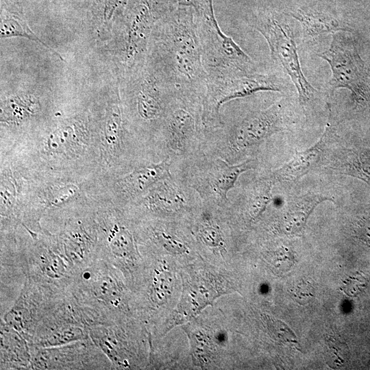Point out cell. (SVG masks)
<instances>
[{
    "label": "cell",
    "mask_w": 370,
    "mask_h": 370,
    "mask_svg": "<svg viewBox=\"0 0 370 370\" xmlns=\"http://www.w3.org/2000/svg\"><path fill=\"white\" fill-rule=\"evenodd\" d=\"M151 60L177 91L204 97L205 71L193 8L178 5L155 26Z\"/></svg>",
    "instance_id": "cell-1"
},
{
    "label": "cell",
    "mask_w": 370,
    "mask_h": 370,
    "mask_svg": "<svg viewBox=\"0 0 370 370\" xmlns=\"http://www.w3.org/2000/svg\"><path fill=\"white\" fill-rule=\"evenodd\" d=\"M68 293L79 321L88 330L134 314L132 291L122 273L103 259L79 271Z\"/></svg>",
    "instance_id": "cell-2"
},
{
    "label": "cell",
    "mask_w": 370,
    "mask_h": 370,
    "mask_svg": "<svg viewBox=\"0 0 370 370\" xmlns=\"http://www.w3.org/2000/svg\"><path fill=\"white\" fill-rule=\"evenodd\" d=\"M286 118L283 103L278 101L236 119H222L220 127L204 130L201 151L231 164L256 159L260 146L273 134L286 130Z\"/></svg>",
    "instance_id": "cell-3"
},
{
    "label": "cell",
    "mask_w": 370,
    "mask_h": 370,
    "mask_svg": "<svg viewBox=\"0 0 370 370\" xmlns=\"http://www.w3.org/2000/svg\"><path fill=\"white\" fill-rule=\"evenodd\" d=\"M203 100L199 96L177 91L162 123L156 140V153L158 161H170L172 173L201 150Z\"/></svg>",
    "instance_id": "cell-4"
},
{
    "label": "cell",
    "mask_w": 370,
    "mask_h": 370,
    "mask_svg": "<svg viewBox=\"0 0 370 370\" xmlns=\"http://www.w3.org/2000/svg\"><path fill=\"white\" fill-rule=\"evenodd\" d=\"M95 220L98 232L99 258L117 269L132 291L145 265L132 220L121 208L99 212Z\"/></svg>",
    "instance_id": "cell-5"
},
{
    "label": "cell",
    "mask_w": 370,
    "mask_h": 370,
    "mask_svg": "<svg viewBox=\"0 0 370 370\" xmlns=\"http://www.w3.org/2000/svg\"><path fill=\"white\" fill-rule=\"evenodd\" d=\"M194 10L202 62L208 77L253 73L254 63L251 57L220 28L212 0Z\"/></svg>",
    "instance_id": "cell-6"
},
{
    "label": "cell",
    "mask_w": 370,
    "mask_h": 370,
    "mask_svg": "<svg viewBox=\"0 0 370 370\" xmlns=\"http://www.w3.org/2000/svg\"><path fill=\"white\" fill-rule=\"evenodd\" d=\"M259 166L258 159H248L237 164L200 151L191 160L172 174L193 188L202 202L225 208L232 190L241 175Z\"/></svg>",
    "instance_id": "cell-7"
},
{
    "label": "cell",
    "mask_w": 370,
    "mask_h": 370,
    "mask_svg": "<svg viewBox=\"0 0 370 370\" xmlns=\"http://www.w3.org/2000/svg\"><path fill=\"white\" fill-rule=\"evenodd\" d=\"M198 193L181 178H164L123 208L132 220L160 219L188 223L202 206Z\"/></svg>",
    "instance_id": "cell-8"
},
{
    "label": "cell",
    "mask_w": 370,
    "mask_h": 370,
    "mask_svg": "<svg viewBox=\"0 0 370 370\" xmlns=\"http://www.w3.org/2000/svg\"><path fill=\"white\" fill-rule=\"evenodd\" d=\"M135 82L132 113L144 127L148 151L155 161L156 140L167 110L177 92L162 71L151 60Z\"/></svg>",
    "instance_id": "cell-9"
},
{
    "label": "cell",
    "mask_w": 370,
    "mask_h": 370,
    "mask_svg": "<svg viewBox=\"0 0 370 370\" xmlns=\"http://www.w3.org/2000/svg\"><path fill=\"white\" fill-rule=\"evenodd\" d=\"M332 34L329 48L317 54L330 66L332 75L328 84L329 90L334 93L337 89H347L356 104L370 105L369 75L353 38L345 32Z\"/></svg>",
    "instance_id": "cell-10"
},
{
    "label": "cell",
    "mask_w": 370,
    "mask_h": 370,
    "mask_svg": "<svg viewBox=\"0 0 370 370\" xmlns=\"http://www.w3.org/2000/svg\"><path fill=\"white\" fill-rule=\"evenodd\" d=\"M253 27L267 42L272 61L289 76L297 91L299 104L306 106L318 92L302 71L291 27L273 14L258 15Z\"/></svg>",
    "instance_id": "cell-11"
},
{
    "label": "cell",
    "mask_w": 370,
    "mask_h": 370,
    "mask_svg": "<svg viewBox=\"0 0 370 370\" xmlns=\"http://www.w3.org/2000/svg\"><path fill=\"white\" fill-rule=\"evenodd\" d=\"M263 91L280 92L283 88L274 76L269 75L251 73L208 77L202 108L204 130H214L223 125L221 108L225 103Z\"/></svg>",
    "instance_id": "cell-12"
},
{
    "label": "cell",
    "mask_w": 370,
    "mask_h": 370,
    "mask_svg": "<svg viewBox=\"0 0 370 370\" xmlns=\"http://www.w3.org/2000/svg\"><path fill=\"white\" fill-rule=\"evenodd\" d=\"M60 290L26 278L18 297L1 321L20 332L28 341L39 323L65 299Z\"/></svg>",
    "instance_id": "cell-13"
},
{
    "label": "cell",
    "mask_w": 370,
    "mask_h": 370,
    "mask_svg": "<svg viewBox=\"0 0 370 370\" xmlns=\"http://www.w3.org/2000/svg\"><path fill=\"white\" fill-rule=\"evenodd\" d=\"M33 238L34 242L25 248L26 278L58 289L68 290L78 271L64 255L56 235L42 232Z\"/></svg>",
    "instance_id": "cell-14"
},
{
    "label": "cell",
    "mask_w": 370,
    "mask_h": 370,
    "mask_svg": "<svg viewBox=\"0 0 370 370\" xmlns=\"http://www.w3.org/2000/svg\"><path fill=\"white\" fill-rule=\"evenodd\" d=\"M132 317L88 328L90 338L110 361L113 369L140 367L144 352Z\"/></svg>",
    "instance_id": "cell-15"
},
{
    "label": "cell",
    "mask_w": 370,
    "mask_h": 370,
    "mask_svg": "<svg viewBox=\"0 0 370 370\" xmlns=\"http://www.w3.org/2000/svg\"><path fill=\"white\" fill-rule=\"evenodd\" d=\"M30 350L32 369H113L90 336L56 347L30 346Z\"/></svg>",
    "instance_id": "cell-16"
},
{
    "label": "cell",
    "mask_w": 370,
    "mask_h": 370,
    "mask_svg": "<svg viewBox=\"0 0 370 370\" xmlns=\"http://www.w3.org/2000/svg\"><path fill=\"white\" fill-rule=\"evenodd\" d=\"M233 290L225 278L210 272L197 271L184 276L181 297L170 327L195 317L219 297Z\"/></svg>",
    "instance_id": "cell-17"
},
{
    "label": "cell",
    "mask_w": 370,
    "mask_h": 370,
    "mask_svg": "<svg viewBox=\"0 0 370 370\" xmlns=\"http://www.w3.org/2000/svg\"><path fill=\"white\" fill-rule=\"evenodd\" d=\"M132 221L138 245L173 256L191 252L194 238L188 223L153 218Z\"/></svg>",
    "instance_id": "cell-18"
},
{
    "label": "cell",
    "mask_w": 370,
    "mask_h": 370,
    "mask_svg": "<svg viewBox=\"0 0 370 370\" xmlns=\"http://www.w3.org/2000/svg\"><path fill=\"white\" fill-rule=\"evenodd\" d=\"M234 187L228 196L224 208L228 223L243 222L249 224L259 219L273 199L272 190L275 184L270 173H262Z\"/></svg>",
    "instance_id": "cell-19"
},
{
    "label": "cell",
    "mask_w": 370,
    "mask_h": 370,
    "mask_svg": "<svg viewBox=\"0 0 370 370\" xmlns=\"http://www.w3.org/2000/svg\"><path fill=\"white\" fill-rule=\"evenodd\" d=\"M88 330L76 317L68 297L38 325L28 339L30 346L50 347L88 338Z\"/></svg>",
    "instance_id": "cell-20"
},
{
    "label": "cell",
    "mask_w": 370,
    "mask_h": 370,
    "mask_svg": "<svg viewBox=\"0 0 370 370\" xmlns=\"http://www.w3.org/2000/svg\"><path fill=\"white\" fill-rule=\"evenodd\" d=\"M56 236L64 255L77 271L90 266L99 258L95 217L70 219Z\"/></svg>",
    "instance_id": "cell-21"
},
{
    "label": "cell",
    "mask_w": 370,
    "mask_h": 370,
    "mask_svg": "<svg viewBox=\"0 0 370 370\" xmlns=\"http://www.w3.org/2000/svg\"><path fill=\"white\" fill-rule=\"evenodd\" d=\"M171 175L168 159L138 164L114 183V190L118 204L121 209L124 208L157 182Z\"/></svg>",
    "instance_id": "cell-22"
},
{
    "label": "cell",
    "mask_w": 370,
    "mask_h": 370,
    "mask_svg": "<svg viewBox=\"0 0 370 370\" xmlns=\"http://www.w3.org/2000/svg\"><path fill=\"white\" fill-rule=\"evenodd\" d=\"M332 134L333 128L328 123L321 138L314 145L295 153L288 162L270 173L275 182H295L310 171L321 160Z\"/></svg>",
    "instance_id": "cell-23"
},
{
    "label": "cell",
    "mask_w": 370,
    "mask_h": 370,
    "mask_svg": "<svg viewBox=\"0 0 370 370\" xmlns=\"http://www.w3.org/2000/svg\"><path fill=\"white\" fill-rule=\"evenodd\" d=\"M327 195L307 193L288 199L282 210L280 225L284 232L296 234L304 230L314 209L325 201H333Z\"/></svg>",
    "instance_id": "cell-24"
},
{
    "label": "cell",
    "mask_w": 370,
    "mask_h": 370,
    "mask_svg": "<svg viewBox=\"0 0 370 370\" xmlns=\"http://www.w3.org/2000/svg\"><path fill=\"white\" fill-rule=\"evenodd\" d=\"M1 369H32L27 340L1 321Z\"/></svg>",
    "instance_id": "cell-25"
},
{
    "label": "cell",
    "mask_w": 370,
    "mask_h": 370,
    "mask_svg": "<svg viewBox=\"0 0 370 370\" xmlns=\"http://www.w3.org/2000/svg\"><path fill=\"white\" fill-rule=\"evenodd\" d=\"M290 14L300 23L306 39L315 40L322 34L349 31L344 23L327 13L299 9Z\"/></svg>",
    "instance_id": "cell-26"
},
{
    "label": "cell",
    "mask_w": 370,
    "mask_h": 370,
    "mask_svg": "<svg viewBox=\"0 0 370 370\" xmlns=\"http://www.w3.org/2000/svg\"><path fill=\"white\" fill-rule=\"evenodd\" d=\"M77 123L62 125L50 134L46 148L51 153L73 155L83 149L86 133Z\"/></svg>",
    "instance_id": "cell-27"
},
{
    "label": "cell",
    "mask_w": 370,
    "mask_h": 370,
    "mask_svg": "<svg viewBox=\"0 0 370 370\" xmlns=\"http://www.w3.org/2000/svg\"><path fill=\"white\" fill-rule=\"evenodd\" d=\"M38 101L32 96L20 95L4 101L1 105V121L18 123L35 114Z\"/></svg>",
    "instance_id": "cell-28"
},
{
    "label": "cell",
    "mask_w": 370,
    "mask_h": 370,
    "mask_svg": "<svg viewBox=\"0 0 370 370\" xmlns=\"http://www.w3.org/2000/svg\"><path fill=\"white\" fill-rule=\"evenodd\" d=\"M190 343V355L196 366L205 367L212 360L214 352V339L200 329L186 328Z\"/></svg>",
    "instance_id": "cell-29"
},
{
    "label": "cell",
    "mask_w": 370,
    "mask_h": 370,
    "mask_svg": "<svg viewBox=\"0 0 370 370\" xmlns=\"http://www.w3.org/2000/svg\"><path fill=\"white\" fill-rule=\"evenodd\" d=\"M23 36L34 41H38L47 47L53 53L63 60L58 53L41 40L29 29L27 24L15 15H4L1 23V37Z\"/></svg>",
    "instance_id": "cell-30"
},
{
    "label": "cell",
    "mask_w": 370,
    "mask_h": 370,
    "mask_svg": "<svg viewBox=\"0 0 370 370\" xmlns=\"http://www.w3.org/2000/svg\"><path fill=\"white\" fill-rule=\"evenodd\" d=\"M263 321L269 332L275 341L284 343L297 342L296 336L284 323L269 315H263Z\"/></svg>",
    "instance_id": "cell-31"
},
{
    "label": "cell",
    "mask_w": 370,
    "mask_h": 370,
    "mask_svg": "<svg viewBox=\"0 0 370 370\" xmlns=\"http://www.w3.org/2000/svg\"><path fill=\"white\" fill-rule=\"evenodd\" d=\"M266 257L275 268L283 272L288 270L294 262L291 249L284 246L269 251Z\"/></svg>",
    "instance_id": "cell-32"
},
{
    "label": "cell",
    "mask_w": 370,
    "mask_h": 370,
    "mask_svg": "<svg viewBox=\"0 0 370 370\" xmlns=\"http://www.w3.org/2000/svg\"><path fill=\"white\" fill-rule=\"evenodd\" d=\"M328 356L330 360L336 366L345 363L349 358V349L343 342L333 337H329L327 340Z\"/></svg>",
    "instance_id": "cell-33"
},
{
    "label": "cell",
    "mask_w": 370,
    "mask_h": 370,
    "mask_svg": "<svg viewBox=\"0 0 370 370\" xmlns=\"http://www.w3.org/2000/svg\"><path fill=\"white\" fill-rule=\"evenodd\" d=\"M354 232L358 239L370 247V217L357 221L354 225Z\"/></svg>",
    "instance_id": "cell-34"
},
{
    "label": "cell",
    "mask_w": 370,
    "mask_h": 370,
    "mask_svg": "<svg viewBox=\"0 0 370 370\" xmlns=\"http://www.w3.org/2000/svg\"><path fill=\"white\" fill-rule=\"evenodd\" d=\"M293 293L295 299L300 304L306 303L314 296L313 288L311 284L307 282L297 284Z\"/></svg>",
    "instance_id": "cell-35"
},
{
    "label": "cell",
    "mask_w": 370,
    "mask_h": 370,
    "mask_svg": "<svg viewBox=\"0 0 370 370\" xmlns=\"http://www.w3.org/2000/svg\"><path fill=\"white\" fill-rule=\"evenodd\" d=\"M126 1L127 0H105L104 16L106 20L109 21L114 12L124 5Z\"/></svg>",
    "instance_id": "cell-36"
},
{
    "label": "cell",
    "mask_w": 370,
    "mask_h": 370,
    "mask_svg": "<svg viewBox=\"0 0 370 370\" xmlns=\"http://www.w3.org/2000/svg\"><path fill=\"white\" fill-rule=\"evenodd\" d=\"M362 278H353L352 280H349L346 282V285L344 288V289L345 290V291L346 293H347L349 291V295H352V294H357L358 292V291L356 290V288H355V285H358V286H363V283H362V280H361Z\"/></svg>",
    "instance_id": "cell-37"
},
{
    "label": "cell",
    "mask_w": 370,
    "mask_h": 370,
    "mask_svg": "<svg viewBox=\"0 0 370 370\" xmlns=\"http://www.w3.org/2000/svg\"><path fill=\"white\" fill-rule=\"evenodd\" d=\"M210 0H177V4L180 5L188 6L194 9H198L203 7Z\"/></svg>",
    "instance_id": "cell-38"
}]
</instances>
